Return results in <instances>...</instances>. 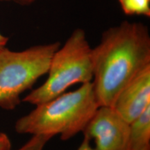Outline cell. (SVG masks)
<instances>
[{"mask_svg": "<svg viewBox=\"0 0 150 150\" xmlns=\"http://www.w3.org/2000/svg\"><path fill=\"white\" fill-rule=\"evenodd\" d=\"M150 106V65L125 86L112 107L130 124Z\"/></svg>", "mask_w": 150, "mask_h": 150, "instance_id": "8992f818", "label": "cell"}, {"mask_svg": "<svg viewBox=\"0 0 150 150\" xmlns=\"http://www.w3.org/2000/svg\"><path fill=\"white\" fill-rule=\"evenodd\" d=\"M77 150H97L95 147H93L91 145V140L84 137L83 141Z\"/></svg>", "mask_w": 150, "mask_h": 150, "instance_id": "8fae6325", "label": "cell"}, {"mask_svg": "<svg viewBox=\"0 0 150 150\" xmlns=\"http://www.w3.org/2000/svg\"><path fill=\"white\" fill-rule=\"evenodd\" d=\"M94 91L99 106H112L124 88L150 65L149 29L142 22H122L103 32L92 48Z\"/></svg>", "mask_w": 150, "mask_h": 150, "instance_id": "6da1fadb", "label": "cell"}, {"mask_svg": "<svg viewBox=\"0 0 150 150\" xmlns=\"http://www.w3.org/2000/svg\"><path fill=\"white\" fill-rule=\"evenodd\" d=\"M136 150H150V145L146 146L145 147H142L141 149H136Z\"/></svg>", "mask_w": 150, "mask_h": 150, "instance_id": "5bb4252c", "label": "cell"}, {"mask_svg": "<svg viewBox=\"0 0 150 150\" xmlns=\"http://www.w3.org/2000/svg\"><path fill=\"white\" fill-rule=\"evenodd\" d=\"M35 106L17 120L16 132L31 136L60 135L63 140L83 132L99 106L93 82L81 84L74 91L65 92Z\"/></svg>", "mask_w": 150, "mask_h": 150, "instance_id": "7a4b0ae2", "label": "cell"}, {"mask_svg": "<svg viewBox=\"0 0 150 150\" xmlns=\"http://www.w3.org/2000/svg\"><path fill=\"white\" fill-rule=\"evenodd\" d=\"M47 74L44 83L28 94L22 99L24 102L42 104L65 93L75 83L92 82V47L83 29H74L64 45L56 50Z\"/></svg>", "mask_w": 150, "mask_h": 150, "instance_id": "3957f363", "label": "cell"}, {"mask_svg": "<svg viewBox=\"0 0 150 150\" xmlns=\"http://www.w3.org/2000/svg\"><path fill=\"white\" fill-rule=\"evenodd\" d=\"M8 41V38L4 36V35L1 34V32H0V50H1L2 49L6 47Z\"/></svg>", "mask_w": 150, "mask_h": 150, "instance_id": "7c38bea8", "label": "cell"}, {"mask_svg": "<svg viewBox=\"0 0 150 150\" xmlns=\"http://www.w3.org/2000/svg\"><path fill=\"white\" fill-rule=\"evenodd\" d=\"M124 13L150 17V0H118Z\"/></svg>", "mask_w": 150, "mask_h": 150, "instance_id": "ba28073f", "label": "cell"}, {"mask_svg": "<svg viewBox=\"0 0 150 150\" xmlns=\"http://www.w3.org/2000/svg\"><path fill=\"white\" fill-rule=\"evenodd\" d=\"M37 0H15V1H16L17 3H18L19 4L23 5V6H27L29 4H31L33 2H35Z\"/></svg>", "mask_w": 150, "mask_h": 150, "instance_id": "4fadbf2b", "label": "cell"}, {"mask_svg": "<svg viewBox=\"0 0 150 150\" xmlns=\"http://www.w3.org/2000/svg\"><path fill=\"white\" fill-rule=\"evenodd\" d=\"M150 145V106L129 124L127 150H136Z\"/></svg>", "mask_w": 150, "mask_h": 150, "instance_id": "52a82bcc", "label": "cell"}, {"mask_svg": "<svg viewBox=\"0 0 150 150\" xmlns=\"http://www.w3.org/2000/svg\"><path fill=\"white\" fill-rule=\"evenodd\" d=\"M11 142L8 135L0 131V150H11Z\"/></svg>", "mask_w": 150, "mask_h": 150, "instance_id": "30bf717a", "label": "cell"}, {"mask_svg": "<svg viewBox=\"0 0 150 150\" xmlns=\"http://www.w3.org/2000/svg\"><path fill=\"white\" fill-rule=\"evenodd\" d=\"M53 138L49 135H34L17 150H44L47 142Z\"/></svg>", "mask_w": 150, "mask_h": 150, "instance_id": "9c48e42d", "label": "cell"}, {"mask_svg": "<svg viewBox=\"0 0 150 150\" xmlns=\"http://www.w3.org/2000/svg\"><path fill=\"white\" fill-rule=\"evenodd\" d=\"M0 1H11V0H0ZM13 1H15V0H13Z\"/></svg>", "mask_w": 150, "mask_h": 150, "instance_id": "9a60e30c", "label": "cell"}, {"mask_svg": "<svg viewBox=\"0 0 150 150\" xmlns=\"http://www.w3.org/2000/svg\"><path fill=\"white\" fill-rule=\"evenodd\" d=\"M97 150H127L129 123L112 106H99L83 131Z\"/></svg>", "mask_w": 150, "mask_h": 150, "instance_id": "5b68a950", "label": "cell"}, {"mask_svg": "<svg viewBox=\"0 0 150 150\" xmlns=\"http://www.w3.org/2000/svg\"><path fill=\"white\" fill-rule=\"evenodd\" d=\"M59 42L38 45L20 52L0 50V108L13 110L22 94L47 74Z\"/></svg>", "mask_w": 150, "mask_h": 150, "instance_id": "277c9868", "label": "cell"}]
</instances>
